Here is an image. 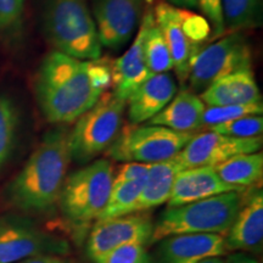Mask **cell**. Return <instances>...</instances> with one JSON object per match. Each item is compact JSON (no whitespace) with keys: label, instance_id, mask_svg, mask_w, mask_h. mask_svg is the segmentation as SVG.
I'll return each mask as SVG.
<instances>
[{"label":"cell","instance_id":"obj_1","mask_svg":"<svg viewBox=\"0 0 263 263\" xmlns=\"http://www.w3.org/2000/svg\"><path fill=\"white\" fill-rule=\"evenodd\" d=\"M112 85L111 65L80 60L52 51L44 59L35 80V94L44 117L50 123L76 122Z\"/></svg>","mask_w":263,"mask_h":263},{"label":"cell","instance_id":"obj_2","mask_svg":"<svg viewBox=\"0 0 263 263\" xmlns=\"http://www.w3.org/2000/svg\"><path fill=\"white\" fill-rule=\"evenodd\" d=\"M70 132L58 127L45 134L9 186V197L22 211H48L58 203L71 162Z\"/></svg>","mask_w":263,"mask_h":263},{"label":"cell","instance_id":"obj_3","mask_svg":"<svg viewBox=\"0 0 263 263\" xmlns=\"http://www.w3.org/2000/svg\"><path fill=\"white\" fill-rule=\"evenodd\" d=\"M114 185L112 163L99 159L66 177L58 203L64 221L84 238L106 206Z\"/></svg>","mask_w":263,"mask_h":263},{"label":"cell","instance_id":"obj_4","mask_svg":"<svg viewBox=\"0 0 263 263\" xmlns=\"http://www.w3.org/2000/svg\"><path fill=\"white\" fill-rule=\"evenodd\" d=\"M240 207V192L219 194L186 205L168 207L154 224L150 244L178 234L224 235Z\"/></svg>","mask_w":263,"mask_h":263},{"label":"cell","instance_id":"obj_5","mask_svg":"<svg viewBox=\"0 0 263 263\" xmlns=\"http://www.w3.org/2000/svg\"><path fill=\"white\" fill-rule=\"evenodd\" d=\"M44 31L57 51L80 60L101 57L95 21L87 0H48Z\"/></svg>","mask_w":263,"mask_h":263},{"label":"cell","instance_id":"obj_6","mask_svg":"<svg viewBox=\"0 0 263 263\" xmlns=\"http://www.w3.org/2000/svg\"><path fill=\"white\" fill-rule=\"evenodd\" d=\"M126 101L112 91L103 94L97 104L76 121L68 134L71 159L83 163L106 151L122 129Z\"/></svg>","mask_w":263,"mask_h":263},{"label":"cell","instance_id":"obj_7","mask_svg":"<svg viewBox=\"0 0 263 263\" xmlns=\"http://www.w3.org/2000/svg\"><path fill=\"white\" fill-rule=\"evenodd\" d=\"M195 136L162 126H128L121 129L106 150L107 156L123 162L155 163L178 155Z\"/></svg>","mask_w":263,"mask_h":263},{"label":"cell","instance_id":"obj_8","mask_svg":"<svg viewBox=\"0 0 263 263\" xmlns=\"http://www.w3.org/2000/svg\"><path fill=\"white\" fill-rule=\"evenodd\" d=\"M251 48L245 35L232 33L196 52L189 68L190 88L203 91L219 78L251 68Z\"/></svg>","mask_w":263,"mask_h":263},{"label":"cell","instance_id":"obj_9","mask_svg":"<svg viewBox=\"0 0 263 263\" xmlns=\"http://www.w3.org/2000/svg\"><path fill=\"white\" fill-rule=\"evenodd\" d=\"M68 250L66 240L43 232L28 219L0 218V263H17L37 255L62 256Z\"/></svg>","mask_w":263,"mask_h":263},{"label":"cell","instance_id":"obj_10","mask_svg":"<svg viewBox=\"0 0 263 263\" xmlns=\"http://www.w3.org/2000/svg\"><path fill=\"white\" fill-rule=\"evenodd\" d=\"M154 223L147 215H130L95 222L87 239V255L94 263L123 245L150 244Z\"/></svg>","mask_w":263,"mask_h":263},{"label":"cell","instance_id":"obj_11","mask_svg":"<svg viewBox=\"0 0 263 263\" xmlns=\"http://www.w3.org/2000/svg\"><path fill=\"white\" fill-rule=\"evenodd\" d=\"M262 147V137L240 139L210 130L194 136L178 154L185 168L216 167L241 154L257 153Z\"/></svg>","mask_w":263,"mask_h":263},{"label":"cell","instance_id":"obj_12","mask_svg":"<svg viewBox=\"0 0 263 263\" xmlns=\"http://www.w3.org/2000/svg\"><path fill=\"white\" fill-rule=\"evenodd\" d=\"M143 0H98L95 26L101 47L117 49L129 41L139 24Z\"/></svg>","mask_w":263,"mask_h":263},{"label":"cell","instance_id":"obj_13","mask_svg":"<svg viewBox=\"0 0 263 263\" xmlns=\"http://www.w3.org/2000/svg\"><path fill=\"white\" fill-rule=\"evenodd\" d=\"M228 254L222 234H178L160 240L155 263H200Z\"/></svg>","mask_w":263,"mask_h":263},{"label":"cell","instance_id":"obj_14","mask_svg":"<svg viewBox=\"0 0 263 263\" xmlns=\"http://www.w3.org/2000/svg\"><path fill=\"white\" fill-rule=\"evenodd\" d=\"M153 12L157 27L160 28L170 49L173 70L180 81H186L193 59L201 48L193 42L184 28L179 8L167 2H159Z\"/></svg>","mask_w":263,"mask_h":263},{"label":"cell","instance_id":"obj_15","mask_svg":"<svg viewBox=\"0 0 263 263\" xmlns=\"http://www.w3.org/2000/svg\"><path fill=\"white\" fill-rule=\"evenodd\" d=\"M230 192L239 190L222 182L215 167H193L177 174L167 203L168 207H177Z\"/></svg>","mask_w":263,"mask_h":263},{"label":"cell","instance_id":"obj_16","mask_svg":"<svg viewBox=\"0 0 263 263\" xmlns=\"http://www.w3.org/2000/svg\"><path fill=\"white\" fill-rule=\"evenodd\" d=\"M176 93V82L170 73L150 76L127 99L129 121L133 124L147 122L167 106Z\"/></svg>","mask_w":263,"mask_h":263},{"label":"cell","instance_id":"obj_17","mask_svg":"<svg viewBox=\"0 0 263 263\" xmlns=\"http://www.w3.org/2000/svg\"><path fill=\"white\" fill-rule=\"evenodd\" d=\"M226 239L228 252H258L263 240V195L256 192L240 207Z\"/></svg>","mask_w":263,"mask_h":263},{"label":"cell","instance_id":"obj_18","mask_svg":"<svg viewBox=\"0 0 263 263\" xmlns=\"http://www.w3.org/2000/svg\"><path fill=\"white\" fill-rule=\"evenodd\" d=\"M200 99L209 106L262 103L258 84L251 68L236 71L215 81L201 91Z\"/></svg>","mask_w":263,"mask_h":263},{"label":"cell","instance_id":"obj_19","mask_svg":"<svg viewBox=\"0 0 263 263\" xmlns=\"http://www.w3.org/2000/svg\"><path fill=\"white\" fill-rule=\"evenodd\" d=\"M144 33H145V21L143 18L139 31L129 49L111 65L114 84L112 93L126 103L130 94L150 76H153L147 68L143 54Z\"/></svg>","mask_w":263,"mask_h":263},{"label":"cell","instance_id":"obj_20","mask_svg":"<svg viewBox=\"0 0 263 263\" xmlns=\"http://www.w3.org/2000/svg\"><path fill=\"white\" fill-rule=\"evenodd\" d=\"M183 170H185V167L180 161L179 155L150 163L145 183L134 207V213L149 211L168 201L174 179Z\"/></svg>","mask_w":263,"mask_h":263},{"label":"cell","instance_id":"obj_21","mask_svg":"<svg viewBox=\"0 0 263 263\" xmlns=\"http://www.w3.org/2000/svg\"><path fill=\"white\" fill-rule=\"evenodd\" d=\"M203 101L188 89L174 95L167 106L147 121L151 126H162L177 132H193L201 127L205 111Z\"/></svg>","mask_w":263,"mask_h":263},{"label":"cell","instance_id":"obj_22","mask_svg":"<svg viewBox=\"0 0 263 263\" xmlns=\"http://www.w3.org/2000/svg\"><path fill=\"white\" fill-rule=\"evenodd\" d=\"M215 170L222 182L239 192H244L262 179L263 156L258 151L241 154L218 164Z\"/></svg>","mask_w":263,"mask_h":263},{"label":"cell","instance_id":"obj_23","mask_svg":"<svg viewBox=\"0 0 263 263\" xmlns=\"http://www.w3.org/2000/svg\"><path fill=\"white\" fill-rule=\"evenodd\" d=\"M143 18L145 21L143 54L147 68L153 74L168 73L171 70H173L172 57L162 33L157 27L154 12L147 11Z\"/></svg>","mask_w":263,"mask_h":263},{"label":"cell","instance_id":"obj_24","mask_svg":"<svg viewBox=\"0 0 263 263\" xmlns=\"http://www.w3.org/2000/svg\"><path fill=\"white\" fill-rule=\"evenodd\" d=\"M145 178L114 184L106 206L99 216L97 222L107 221V219L134 213V207L145 183Z\"/></svg>","mask_w":263,"mask_h":263},{"label":"cell","instance_id":"obj_25","mask_svg":"<svg viewBox=\"0 0 263 263\" xmlns=\"http://www.w3.org/2000/svg\"><path fill=\"white\" fill-rule=\"evenodd\" d=\"M224 28L238 31L258 24L259 0H221Z\"/></svg>","mask_w":263,"mask_h":263},{"label":"cell","instance_id":"obj_26","mask_svg":"<svg viewBox=\"0 0 263 263\" xmlns=\"http://www.w3.org/2000/svg\"><path fill=\"white\" fill-rule=\"evenodd\" d=\"M16 128L17 114L14 104L0 93V167L8 161L14 147Z\"/></svg>","mask_w":263,"mask_h":263},{"label":"cell","instance_id":"obj_27","mask_svg":"<svg viewBox=\"0 0 263 263\" xmlns=\"http://www.w3.org/2000/svg\"><path fill=\"white\" fill-rule=\"evenodd\" d=\"M262 103L248 105H228V106H210L205 108L202 115L201 126L215 127L218 124L229 122L236 118L250 116V115H262Z\"/></svg>","mask_w":263,"mask_h":263},{"label":"cell","instance_id":"obj_28","mask_svg":"<svg viewBox=\"0 0 263 263\" xmlns=\"http://www.w3.org/2000/svg\"><path fill=\"white\" fill-rule=\"evenodd\" d=\"M215 133L223 134L227 137L249 139V138L261 137L263 130V118L261 115H250L229 121V122L211 127Z\"/></svg>","mask_w":263,"mask_h":263},{"label":"cell","instance_id":"obj_29","mask_svg":"<svg viewBox=\"0 0 263 263\" xmlns=\"http://www.w3.org/2000/svg\"><path fill=\"white\" fill-rule=\"evenodd\" d=\"M146 245L128 244L108 252L95 263H151Z\"/></svg>","mask_w":263,"mask_h":263},{"label":"cell","instance_id":"obj_30","mask_svg":"<svg viewBox=\"0 0 263 263\" xmlns=\"http://www.w3.org/2000/svg\"><path fill=\"white\" fill-rule=\"evenodd\" d=\"M197 6L201 9L209 24H211L212 37L218 38L224 33L221 0H197Z\"/></svg>","mask_w":263,"mask_h":263},{"label":"cell","instance_id":"obj_31","mask_svg":"<svg viewBox=\"0 0 263 263\" xmlns=\"http://www.w3.org/2000/svg\"><path fill=\"white\" fill-rule=\"evenodd\" d=\"M25 0H0V29L14 27L24 14Z\"/></svg>","mask_w":263,"mask_h":263},{"label":"cell","instance_id":"obj_32","mask_svg":"<svg viewBox=\"0 0 263 263\" xmlns=\"http://www.w3.org/2000/svg\"><path fill=\"white\" fill-rule=\"evenodd\" d=\"M150 163L141 162H126L122 164L116 176H114V184L129 182L140 178H145Z\"/></svg>","mask_w":263,"mask_h":263},{"label":"cell","instance_id":"obj_33","mask_svg":"<svg viewBox=\"0 0 263 263\" xmlns=\"http://www.w3.org/2000/svg\"><path fill=\"white\" fill-rule=\"evenodd\" d=\"M17 263H70V261L59 255H37L22 259Z\"/></svg>","mask_w":263,"mask_h":263},{"label":"cell","instance_id":"obj_34","mask_svg":"<svg viewBox=\"0 0 263 263\" xmlns=\"http://www.w3.org/2000/svg\"><path fill=\"white\" fill-rule=\"evenodd\" d=\"M226 263H258L256 258L252 256H249L246 254H241V252H236V254H232L228 256Z\"/></svg>","mask_w":263,"mask_h":263},{"label":"cell","instance_id":"obj_35","mask_svg":"<svg viewBox=\"0 0 263 263\" xmlns=\"http://www.w3.org/2000/svg\"><path fill=\"white\" fill-rule=\"evenodd\" d=\"M167 3L173 6H178V8H197V0H167Z\"/></svg>","mask_w":263,"mask_h":263},{"label":"cell","instance_id":"obj_36","mask_svg":"<svg viewBox=\"0 0 263 263\" xmlns=\"http://www.w3.org/2000/svg\"><path fill=\"white\" fill-rule=\"evenodd\" d=\"M200 263H226L224 259H222L221 257H211V258H207L203 259Z\"/></svg>","mask_w":263,"mask_h":263}]
</instances>
